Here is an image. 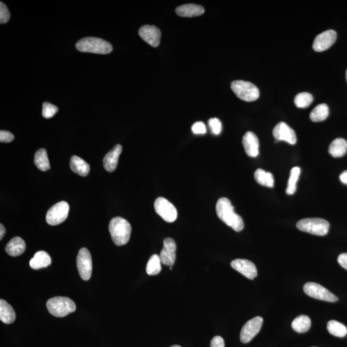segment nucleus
Instances as JSON below:
<instances>
[{"mask_svg":"<svg viewBox=\"0 0 347 347\" xmlns=\"http://www.w3.org/2000/svg\"><path fill=\"white\" fill-rule=\"evenodd\" d=\"M52 259L49 255L45 251L37 252L30 261V266L34 269H40L49 266Z\"/></svg>","mask_w":347,"mask_h":347,"instance_id":"obj_21","label":"nucleus"},{"mask_svg":"<svg viewBox=\"0 0 347 347\" xmlns=\"http://www.w3.org/2000/svg\"><path fill=\"white\" fill-rule=\"evenodd\" d=\"M76 50L82 52L98 54H108L113 51V47L106 41L98 37H85L79 40L75 45Z\"/></svg>","mask_w":347,"mask_h":347,"instance_id":"obj_3","label":"nucleus"},{"mask_svg":"<svg viewBox=\"0 0 347 347\" xmlns=\"http://www.w3.org/2000/svg\"><path fill=\"white\" fill-rule=\"evenodd\" d=\"M338 262L342 267L347 270V253L339 255L338 258Z\"/></svg>","mask_w":347,"mask_h":347,"instance_id":"obj_39","label":"nucleus"},{"mask_svg":"<svg viewBox=\"0 0 347 347\" xmlns=\"http://www.w3.org/2000/svg\"><path fill=\"white\" fill-rule=\"evenodd\" d=\"M6 233V229L5 228L3 224H0V239H3V237L5 236V234Z\"/></svg>","mask_w":347,"mask_h":347,"instance_id":"obj_41","label":"nucleus"},{"mask_svg":"<svg viewBox=\"0 0 347 347\" xmlns=\"http://www.w3.org/2000/svg\"><path fill=\"white\" fill-rule=\"evenodd\" d=\"M329 333L334 336L343 338L347 334V329L343 323L336 320L329 321L326 326Z\"/></svg>","mask_w":347,"mask_h":347,"instance_id":"obj_29","label":"nucleus"},{"mask_svg":"<svg viewBox=\"0 0 347 347\" xmlns=\"http://www.w3.org/2000/svg\"><path fill=\"white\" fill-rule=\"evenodd\" d=\"M311 325L310 318L306 315H300L296 318L292 323L293 330L298 333H304L310 330Z\"/></svg>","mask_w":347,"mask_h":347,"instance_id":"obj_27","label":"nucleus"},{"mask_svg":"<svg viewBox=\"0 0 347 347\" xmlns=\"http://www.w3.org/2000/svg\"><path fill=\"white\" fill-rule=\"evenodd\" d=\"M70 165L71 170L81 177H86L90 172V167L88 163L76 156L71 158Z\"/></svg>","mask_w":347,"mask_h":347,"instance_id":"obj_22","label":"nucleus"},{"mask_svg":"<svg viewBox=\"0 0 347 347\" xmlns=\"http://www.w3.org/2000/svg\"><path fill=\"white\" fill-rule=\"evenodd\" d=\"M313 102V97L310 93H298L295 98V104L298 108H306Z\"/></svg>","mask_w":347,"mask_h":347,"instance_id":"obj_32","label":"nucleus"},{"mask_svg":"<svg viewBox=\"0 0 347 347\" xmlns=\"http://www.w3.org/2000/svg\"><path fill=\"white\" fill-rule=\"evenodd\" d=\"M300 175V168L298 167H293L291 170L289 181H288L286 193L293 195L297 190V183Z\"/></svg>","mask_w":347,"mask_h":347,"instance_id":"obj_31","label":"nucleus"},{"mask_svg":"<svg viewBox=\"0 0 347 347\" xmlns=\"http://www.w3.org/2000/svg\"><path fill=\"white\" fill-rule=\"evenodd\" d=\"M11 17V14L6 5L3 2L0 3V24H4L8 22Z\"/></svg>","mask_w":347,"mask_h":347,"instance_id":"obj_34","label":"nucleus"},{"mask_svg":"<svg viewBox=\"0 0 347 347\" xmlns=\"http://www.w3.org/2000/svg\"><path fill=\"white\" fill-rule=\"evenodd\" d=\"M263 323V318L257 316L247 321L242 326L240 339L242 343H247L251 341L254 337L259 333Z\"/></svg>","mask_w":347,"mask_h":347,"instance_id":"obj_11","label":"nucleus"},{"mask_svg":"<svg viewBox=\"0 0 347 347\" xmlns=\"http://www.w3.org/2000/svg\"><path fill=\"white\" fill-rule=\"evenodd\" d=\"M14 136L11 132L7 131H0V142L2 143H10L13 141Z\"/></svg>","mask_w":347,"mask_h":347,"instance_id":"obj_37","label":"nucleus"},{"mask_svg":"<svg viewBox=\"0 0 347 347\" xmlns=\"http://www.w3.org/2000/svg\"><path fill=\"white\" fill-rule=\"evenodd\" d=\"M242 144L245 152L250 157H257L259 155V140L257 135L252 131H247L242 138Z\"/></svg>","mask_w":347,"mask_h":347,"instance_id":"obj_17","label":"nucleus"},{"mask_svg":"<svg viewBox=\"0 0 347 347\" xmlns=\"http://www.w3.org/2000/svg\"><path fill=\"white\" fill-rule=\"evenodd\" d=\"M76 266L79 275L84 280H88L92 273V260L90 252L85 247L79 250L76 257Z\"/></svg>","mask_w":347,"mask_h":347,"instance_id":"obj_10","label":"nucleus"},{"mask_svg":"<svg viewBox=\"0 0 347 347\" xmlns=\"http://www.w3.org/2000/svg\"><path fill=\"white\" fill-rule=\"evenodd\" d=\"M231 266L248 279H254L257 276L256 266L248 260L240 259L234 260L231 262Z\"/></svg>","mask_w":347,"mask_h":347,"instance_id":"obj_16","label":"nucleus"},{"mask_svg":"<svg viewBox=\"0 0 347 347\" xmlns=\"http://www.w3.org/2000/svg\"><path fill=\"white\" fill-rule=\"evenodd\" d=\"M156 213L162 218L163 220L168 223H173L177 220L178 211L175 205L169 201L164 198H158L155 202Z\"/></svg>","mask_w":347,"mask_h":347,"instance_id":"obj_8","label":"nucleus"},{"mask_svg":"<svg viewBox=\"0 0 347 347\" xmlns=\"http://www.w3.org/2000/svg\"><path fill=\"white\" fill-rule=\"evenodd\" d=\"M336 38V31L333 30H326L316 37L313 42V49L316 52H323L329 49L335 43Z\"/></svg>","mask_w":347,"mask_h":347,"instance_id":"obj_13","label":"nucleus"},{"mask_svg":"<svg viewBox=\"0 0 347 347\" xmlns=\"http://www.w3.org/2000/svg\"><path fill=\"white\" fill-rule=\"evenodd\" d=\"M176 252L177 244L175 240L171 238L165 239L163 241V247L160 255L161 262L166 266L172 267L175 262Z\"/></svg>","mask_w":347,"mask_h":347,"instance_id":"obj_14","label":"nucleus"},{"mask_svg":"<svg viewBox=\"0 0 347 347\" xmlns=\"http://www.w3.org/2000/svg\"><path fill=\"white\" fill-rule=\"evenodd\" d=\"M192 130L194 133L196 134H205L206 132L205 125L202 122H197L194 124Z\"/></svg>","mask_w":347,"mask_h":347,"instance_id":"obj_36","label":"nucleus"},{"mask_svg":"<svg viewBox=\"0 0 347 347\" xmlns=\"http://www.w3.org/2000/svg\"><path fill=\"white\" fill-rule=\"evenodd\" d=\"M273 134L277 141H285L291 145H295L297 141V135L294 130L285 122H279L274 127Z\"/></svg>","mask_w":347,"mask_h":347,"instance_id":"obj_12","label":"nucleus"},{"mask_svg":"<svg viewBox=\"0 0 347 347\" xmlns=\"http://www.w3.org/2000/svg\"><path fill=\"white\" fill-rule=\"evenodd\" d=\"M208 125L213 134L218 135L221 133L222 124L221 121L218 119H210L209 120Z\"/></svg>","mask_w":347,"mask_h":347,"instance_id":"obj_35","label":"nucleus"},{"mask_svg":"<svg viewBox=\"0 0 347 347\" xmlns=\"http://www.w3.org/2000/svg\"><path fill=\"white\" fill-rule=\"evenodd\" d=\"M329 109L326 104L316 106L310 113V119L313 122H318L325 121L329 116Z\"/></svg>","mask_w":347,"mask_h":347,"instance_id":"obj_28","label":"nucleus"},{"mask_svg":"<svg viewBox=\"0 0 347 347\" xmlns=\"http://www.w3.org/2000/svg\"><path fill=\"white\" fill-rule=\"evenodd\" d=\"M122 151V147L117 144L104 158V167L108 172H112L116 169L119 158Z\"/></svg>","mask_w":347,"mask_h":347,"instance_id":"obj_18","label":"nucleus"},{"mask_svg":"<svg viewBox=\"0 0 347 347\" xmlns=\"http://www.w3.org/2000/svg\"><path fill=\"white\" fill-rule=\"evenodd\" d=\"M170 347H182V346H181L180 345H177V344H175V345H172V346H171Z\"/></svg>","mask_w":347,"mask_h":347,"instance_id":"obj_42","label":"nucleus"},{"mask_svg":"<svg viewBox=\"0 0 347 347\" xmlns=\"http://www.w3.org/2000/svg\"><path fill=\"white\" fill-rule=\"evenodd\" d=\"M339 180L343 184L347 185V170L341 173L340 177H339Z\"/></svg>","mask_w":347,"mask_h":347,"instance_id":"obj_40","label":"nucleus"},{"mask_svg":"<svg viewBox=\"0 0 347 347\" xmlns=\"http://www.w3.org/2000/svg\"><path fill=\"white\" fill-rule=\"evenodd\" d=\"M346 83H347V70L346 71Z\"/></svg>","mask_w":347,"mask_h":347,"instance_id":"obj_43","label":"nucleus"},{"mask_svg":"<svg viewBox=\"0 0 347 347\" xmlns=\"http://www.w3.org/2000/svg\"><path fill=\"white\" fill-rule=\"evenodd\" d=\"M297 227L300 231L315 236H324L328 234L330 224L321 218H306L298 221Z\"/></svg>","mask_w":347,"mask_h":347,"instance_id":"obj_5","label":"nucleus"},{"mask_svg":"<svg viewBox=\"0 0 347 347\" xmlns=\"http://www.w3.org/2000/svg\"><path fill=\"white\" fill-rule=\"evenodd\" d=\"M313 347H315V346H313Z\"/></svg>","mask_w":347,"mask_h":347,"instance_id":"obj_44","label":"nucleus"},{"mask_svg":"<svg viewBox=\"0 0 347 347\" xmlns=\"http://www.w3.org/2000/svg\"><path fill=\"white\" fill-rule=\"evenodd\" d=\"M231 88L237 98L244 101L253 102L259 98V89L250 82L235 81L231 84Z\"/></svg>","mask_w":347,"mask_h":347,"instance_id":"obj_6","label":"nucleus"},{"mask_svg":"<svg viewBox=\"0 0 347 347\" xmlns=\"http://www.w3.org/2000/svg\"><path fill=\"white\" fill-rule=\"evenodd\" d=\"M70 211V206L66 201H61L55 204L46 216L47 223L51 226H56L63 223L67 219Z\"/></svg>","mask_w":347,"mask_h":347,"instance_id":"obj_7","label":"nucleus"},{"mask_svg":"<svg viewBox=\"0 0 347 347\" xmlns=\"http://www.w3.org/2000/svg\"><path fill=\"white\" fill-rule=\"evenodd\" d=\"M139 33L140 37L151 47H158L160 45L161 31L157 27L144 25L140 28Z\"/></svg>","mask_w":347,"mask_h":347,"instance_id":"obj_15","label":"nucleus"},{"mask_svg":"<svg viewBox=\"0 0 347 347\" xmlns=\"http://www.w3.org/2000/svg\"><path fill=\"white\" fill-rule=\"evenodd\" d=\"M0 320L6 324H11L16 320L13 307L3 299L0 300Z\"/></svg>","mask_w":347,"mask_h":347,"instance_id":"obj_23","label":"nucleus"},{"mask_svg":"<svg viewBox=\"0 0 347 347\" xmlns=\"http://www.w3.org/2000/svg\"><path fill=\"white\" fill-rule=\"evenodd\" d=\"M210 347H225L224 339L219 336L214 337L211 341Z\"/></svg>","mask_w":347,"mask_h":347,"instance_id":"obj_38","label":"nucleus"},{"mask_svg":"<svg viewBox=\"0 0 347 347\" xmlns=\"http://www.w3.org/2000/svg\"><path fill=\"white\" fill-rule=\"evenodd\" d=\"M303 291L308 296L315 299L329 302H335L338 300V298L325 287L315 282L306 283L303 286Z\"/></svg>","mask_w":347,"mask_h":347,"instance_id":"obj_9","label":"nucleus"},{"mask_svg":"<svg viewBox=\"0 0 347 347\" xmlns=\"http://www.w3.org/2000/svg\"><path fill=\"white\" fill-rule=\"evenodd\" d=\"M254 177L259 184L269 188L274 187V178L272 173L266 172L261 168H258L255 172Z\"/></svg>","mask_w":347,"mask_h":347,"instance_id":"obj_25","label":"nucleus"},{"mask_svg":"<svg viewBox=\"0 0 347 347\" xmlns=\"http://www.w3.org/2000/svg\"><path fill=\"white\" fill-rule=\"evenodd\" d=\"M47 307L51 315L59 318L65 317L76 310L73 301L63 297L50 298L47 303Z\"/></svg>","mask_w":347,"mask_h":347,"instance_id":"obj_4","label":"nucleus"},{"mask_svg":"<svg viewBox=\"0 0 347 347\" xmlns=\"http://www.w3.org/2000/svg\"><path fill=\"white\" fill-rule=\"evenodd\" d=\"M58 111V108L49 103H44L43 104L42 114L45 119H51L55 115Z\"/></svg>","mask_w":347,"mask_h":347,"instance_id":"obj_33","label":"nucleus"},{"mask_svg":"<svg viewBox=\"0 0 347 347\" xmlns=\"http://www.w3.org/2000/svg\"><path fill=\"white\" fill-rule=\"evenodd\" d=\"M205 12L203 7L199 5L186 4L176 9V13L178 16L185 17H192L201 16Z\"/></svg>","mask_w":347,"mask_h":347,"instance_id":"obj_19","label":"nucleus"},{"mask_svg":"<svg viewBox=\"0 0 347 347\" xmlns=\"http://www.w3.org/2000/svg\"><path fill=\"white\" fill-rule=\"evenodd\" d=\"M109 230L114 243L117 246H123L129 242L132 228L126 219L116 217L109 223Z\"/></svg>","mask_w":347,"mask_h":347,"instance_id":"obj_2","label":"nucleus"},{"mask_svg":"<svg viewBox=\"0 0 347 347\" xmlns=\"http://www.w3.org/2000/svg\"><path fill=\"white\" fill-rule=\"evenodd\" d=\"M216 213L222 221L235 231L240 232L243 229L244 221L241 216L235 213L234 206L228 199H219L216 204Z\"/></svg>","mask_w":347,"mask_h":347,"instance_id":"obj_1","label":"nucleus"},{"mask_svg":"<svg viewBox=\"0 0 347 347\" xmlns=\"http://www.w3.org/2000/svg\"><path fill=\"white\" fill-rule=\"evenodd\" d=\"M161 260L159 255L155 254L150 257L147 262L146 272L149 275H156L160 274L162 270Z\"/></svg>","mask_w":347,"mask_h":347,"instance_id":"obj_30","label":"nucleus"},{"mask_svg":"<svg viewBox=\"0 0 347 347\" xmlns=\"http://www.w3.org/2000/svg\"><path fill=\"white\" fill-rule=\"evenodd\" d=\"M34 163L38 169L40 170L47 171L50 169V162L46 149H40L35 152Z\"/></svg>","mask_w":347,"mask_h":347,"instance_id":"obj_26","label":"nucleus"},{"mask_svg":"<svg viewBox=\"0 0 347 347\" xmlns=\"http://www.w3.org/2000/svg\"><path fill=\"white\" fill-rule=\"evenodd\" d=\"M347 151V142L343 139H336L331 143L329 148V152L332 157L340 158L343 157Z\"/></svg>","mask_w":347,"mask_h":347,"instance_id":"obj_24","label":"nucleus"},{"mask_svg":"<svg viewBox=\"0 0 347 347\" xmlns=\"http://www.w3.org/2000/svg\"><path fill=\"white\" fill-rule=\"evenodd\" d=\"M26 249L24 240L20 237H14L6 247V251L10 256L17 257L22 255Z\"/></svg>","mask_w":347,"mask_h":347,"instance_id":"obj_20","label":"nucleus"}]
</instances>
